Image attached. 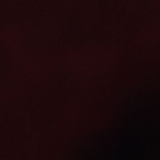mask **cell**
I'll use <instances>...</instances> for the list:
<instances>
[]
</instances>
